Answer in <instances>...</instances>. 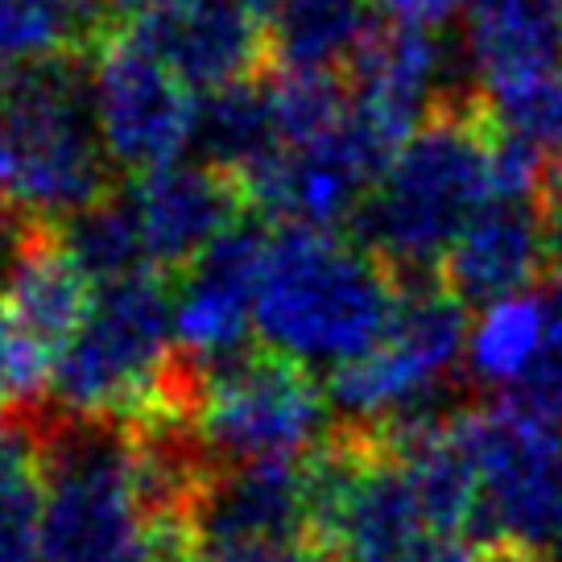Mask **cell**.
Returning a JSON list of instances; mask_svg holds the SVG:
<instances>
[{
    "label": "cell",
    "mask_w": 562,
    "mask_h": 562,
    "mask_svg": "<svg viewBox=\"0 0 562 562\" xmlns=\"http://www.w3.org/2000/svg\"><path fill=\"white\" fill-rule=\"evenodd\" d=\"M496 124L480 95H451L405 137L351 215V236L402 281L439 278L442 257L496 203Z\"/></svg>",
    "instance_id": "1"
},
{
    "label": "cell",
    "mask_w": 562,
    "mask_h": 562,
    "mask_svg": "<svg viewBox=\"0 0 562 562\" xmlns=\"http://www.w3.org/2000/svg\"><path fill=\"white\" fill-rule=\"evenodd\" d=\"M402 278L348 232L278 228L265 245L252 327L302 369H344L393 327Z\"/></svg>",
    "instance_id": "2"
},
{
    "label": "cell",
    "mask_w": 562,
    "mask_h": 562,
    "mask_svg": "<svg viewBox=\"0 0 562 562\" xmlns=\"http://www.w3.org/2000/svg\"><path fill=\"white\" fill-rule=\"evenodd\" d=\"M199 369L182 360L175 335V294L145 269L95 290L91 315L54 356L46 402L54 414L104 422H145L191 414Z\"/></svg>",
    "instance_id": "3"
},
{
    "label": "cell",
    "mask_w": 562,
    "mask_h": 562,
    "mask_svg": "<svg viewBox=\"0 0 562 562\" xmlns=\"http://www.w3.org/2000/svg\"><path fill=\"white\" fill-rule=\"evenodd\" d=\"M0 191L34 228H63L121 191L83 58L9 70L0 88Z\"/></svg>",
    "instance_id": "4"
},
{
    "label": "cell",
    "mask_w": 562,
    "mask_h": 562,
    "mask_svg": "<svg viewBox=\"0 0 562 562\" xmlns=\"http://www.w3.org/2000/svg\"><path fill=\"white\" fill-rule=\"evenodd\" d=\"M46 562H158V529L140 496L124 422L37 409Z\"/></svg>",
    "instance_id": "5"
},
{
    "label": "cell",
    "mask_w": 562,
    "mask_h": 562,
    "mask_svg": "<svg viewBox=\"0 0 562 562\" xmlns=\"http://www.w3.org/2000/svg\"><path fill=\"white\" fill-rule=\"evenodd\" d=\"M451 426L475 468L484 554L562 562V426L509 402L463 405Z\"/></svg>",
    "instance_id": "6"
},
{
    "label": "cell",
    "mask_w": 562,
    "mask_h": 562,
    "mask_svg": "<svg viewBox=\"0 0 562 562\" xmlns=\"http://www.w3.org/2000/svg\"><path fill=\"white\" fill-rule=\"evenodd\" d=\"M327 385L269 348L199 372L194 435L215 468L306 463L335 435Z\"/></svg>",
    "instance_id": "7"
},
{
    "label": "cell",
    "mask_w": 562,
    "mask_h": 562,
    "mask_svg": "<svg viewBox=\"0 0 562 562\" xmlns=\"http://www.w3.org/2000/svg\"><path fill=\"white\" fill-rule=\"evenodd\" d=\"M95 121L116 170L149 175L194 145V95L128 25H116L91 54Z\"/></svg>",
    "instance_id": "8"
},
{
    "label": "cell",
    "mask_w": 562,
    "mask_h": 562,
    "mask_svg": "<svg viewBox=\"0 0 562 562\" xmlns=\"http://www.w3.org/2000/svg\"><path fill=\"white\" fill-rule=\"evenodd\" d=\"M124 25L194 95L257 79L269 67V25L240 0H149Z\"/></svg>",
    "instance_id": "9"
},
{
    "label": "cell",
    "mask_w": 562,
    "mask_h": 562,
    "mask_svg": "<svg viewBox=\"0 0 562 562\" xmlns=\"http://www.w3.org/2000/svg\"><path fill=\"white\" fill-rule=\"evenodd\" d=\"M265 245H269V232L252 228V224H236L220 245H211L178 278V351L199 372L220 369V364L252 351V335H257L252 302H257Z\"/></svg>",
    "instance_id": "10"
},
{
    "label": "cell",
    "mask_w": 562,
    "mask_h": 562,
    "mask_svg": "<svg viewBox=\"0 0 562 562\" xmlns=\"http://www.w3.org/2000/svg\"><path fill=\"white\" fill-rule=\"evenodd\" d=\"M128 194L137 207L149 269L161 278H182L248 215L240 178L203 158H178L161 170H149Z\"/></svg>",
    "instance_id": "11"
},
{
    "label": "cell",
    "mask_w": 562,
    "mask_h": 562,
    "mask_svg": "<svg viewBox=\"0 0 562 562\" xmlns=\"http://www.w3.org/2000/svg\"><path fill=\"white\" fill-rule=\"evenodd\" d=\"M447 75H451V50L439 30H402L376 21V30L348 67L351 104L389 140L405 145V137L435 108L459 95L447 83Z\"/></svg>",
    "instance_id": "12"
},
{
    "label": "cell",
    "mask_w": 562,
    "mask_h": 562,
    "mask_svg": "<svg viewBox=\"0 0 562 562\" xmlns=\"http://www.w3.org/2000/svg\"><path fill=\"white\" fill-rule=\"evenodd\" d=\"M546 273L542 211L538 199H496L463 228L439 265V281L468 306L488 311L496 302L533 290Z\"/></svg>",
    "instance_id": "13"
},
{
    "label": "cell",
    "mask_w": 562,
    "mask_h": 562,
    "mask_svg": "<svg viewBox=\"0 0 562 562\" xmlns=\"http://www.w3.org/2000/svg\"><path fill=\"white\" fill-rule=\"evenodd\" d=\"M463 54L480 95L496 100L562 70V0H472Z\"/></svg>",
    "instance_id": "14"
},
{
    "label": "cell",
    "mask_w": 562,
    "mask_h": 562,
    "mask_svg": "<svg viewBox=\"0 0 562 562\" xmlns=\"http://www.w3.org/2000/svg\"><path fill=\"white\" fill-rule=\"evenodd\" d=\"M0 290H4L0 302L4 315L50 360L75 339L95 302V285L63 248L54 228H34L25 236L13 265L4 269Z\"/></svg>",
    "instance_id": "15"
},
{
    "label": "cell",
    "mask_w": 562,
    "mask_h": 562,
    "mask_svg": "<svg viewBox=\"0 0 562 562\" xmlns=\"http://www.w3.org/2000/svg\"><path fill=\"white\" fill-rule=\"evenodd\" d=\"M376 30L369 0H281L269 18V67L285 75H348Z\"/></svg>",
    "instance_id": "16"
},
{
    "label": "cell",
    "mask_w": 562,
    "mask_h": 562,
    "mask_svg": "<svg viewBox=\"0 0 562 562\" xmlns=\"http://www.w3.org/2000/svg\"><path fill=\"white\" fill-rule=\"evenodd\" d=\"M116 21L112 0H0V63L34 67L50 58H91Z\"/></svg>",
    "instance_id": "17"
},
{
    "label": "cell",
    "mask_w": 562,
    "mask_h": 562,
    "mask_svg": "<svg viewBox=\"0 0 562 562\" xmlns=\"http://www.w3.org/2000/svg\"><path fill=\"white\" fill-rule=\"evenodd\" d=\"M194 149L203 161L236 178H248L278 154V121H273V104H269V83H261V75L199 95Z\"/></svg>",
    "instance_id": "18"
},
{
    "label": "cell",
    "mask_w": 562,
    "mask_h": 562,
    "mask_svg": "<svg viewBox=\"0 0 562 562\" xmlns=\"http://www.w3.org/2000/svg\"><path fill=\"white\" fill-rule=\"evenodd\" d=\"M0 562H46L37 409H18L0 426Z\"/></svg>",
    "instance_id": "19"
},
{
    "label": "cell",
    "mask_w": 562,
    "mask_h": 562,
    "mask_svg": "<svg viewBox=\"0 0 562 562\" xmlns=\"http://www.w3.org/2000/svg\"><path fill=\"white\" fill-rule=\"evenodd\" d=\"M542 344V306H538V294L526 290L517 299H505L488 311H480V323L472 327V339H468V372L488 393L505 397L521 381V372L533 364Z\"/></svg>",
    "instance_id": "20"
},
{
    "label": "cell",
    "mask_w": 562,
    "mask_h": 562,
    "mask_svg": "<svg viewBox=\"0 0 562 562\" xmlns=\"http://www.w3.org/2000/svg\"><path fill=\"white\" fill-rule=\"evenodd\" d=\"M54 232H58L63 248L88 273L95 290L108 285V281L133 278V273L149 269L145 240H140V220L128 191L108 194L104 203L79 211L75 220H67L63 228Z\"/></svg>",
    "instance_id": "21"
},
{
    "label": "cell",
    "mask_w": 562,
    "mask_h": 562,
    "mask_svg": "<svg viewBox=\"0 0 562 562\" xmlns=\"http://www.w3.org/2000/svg\"><path fill=\"white\" fill-rule=\"evenodd\" d=\"M265 83H269V104H273L281 149H299V145L323 140L348 121V75H299V70L285 75V70H273Z\"/></svg>",
    "instance_id": "22"
},
{
    "label": "cell",
    "mask_w": 562,
    "mask_h": 562,
    "mask_svg": "<svg viewBox=\"0 0 562 562\" xmlns=\"http://www.w3.org/2000/svg\"><path fill=\"white\" fill-rule=\"evenodd\" d=\"M484 104L505 133L529 140L542 158H562V70L533 88L509 91V95H496Z\"/></svg>",
    "instance_id": "23"
},
{
    "label": "cell",
    "mask_w": 562,
    "mask_h": 562,
    "mask_svg": "<svg viewBox=\"0 0 562 562\" xmlns=\"http://www.w3.org/2000/svg\"><path fill=\"white\" fill-rule=\"evenodd\" d=\"M50 356L30 344L0 306V402L13 409H42L50 389Z\"/></svg>",
    "instance_id": "24"
},
{
    "label": "cell",
    "mask_w": 562,
    "mask_h": 562,
    "mask_svg": "<svg viewBox=\"0 0 562 562\" xmlns=\"http://www.w3.org/2000/svg\"><path fill=\"white\" fill-rule=\"evenodd\" d=\"M372 13L385 25H402V30H442L447 21L468 13L472 0H369Z\"/></svg>",
    "instance_id": "25"
},
{
    "label": "cell",
    "mask_w": 562,
    "mask_h": 562,
    "mask_svg": "<svg viewBox=\"0 0 562 562\" xmlns=\"http://www.w3.org/2000/svg\"><path fill=\"white\" fill-rule=\"evenodd\" d=\"M30 232H34V224L9 203V194L0 191V281H4V269L13 265V257H18V248L25 245Z\"/></svg>",
    "instance_id": "26"
},
{
    "label": "cell",
    "mask_w": 562,
    "mask_h": 562,
    "mask_svg": "<svg viewBox=\"0 0 562 562\" xmlns=\"http://www.w3.org/2000/svg\"><path fill=\"white\" fill-rule=\"evenodd\" d=\"M538 211H542L546 278H562V203H538Z\"/></svg>",
    "instance_id": "27"
},
{
    "label": "cell",
    "mask_w": 562,
    "mask_h": 562,
    "mask_svg": "<svg viewBox=\"0 0 562 562\" xmlns=\"http://www.w3.org/2000/svg\"><path fill=\"white\" fill-rule=\"evenodd\" d=\"M240 4H245V9H252V13H257L265 25H269V18H273V13L281 9V0H240Z\"/></svg>",
    "instance_id": "28"
},
{
    "label": "cell",
    "mask_w": 562,
    "mask_h": 562,
    "mask_svg": "<svg viewBox=\"0 0 562 562\" xmlns=\"http://www.w3.org/2000/svg\"><path fill=\"white\" fill-rule=\"evenodd\" d=\"M116 4V13H121V21H128V18H137L140 9L149 4V0H112Z\"/></svg>",
    "instance_id": "29"
},
{
    "label": "cell",
    "mask_w": 562,
    "mask_h": 562,
    "mask_svg": "<svg viewBox=\"0 0 562 562\" xmlns=\"http://www.w3.org/2000/svg\"><path fill=\"white\" fill-rule=\"evenodd\" d=\"M488 562H513V559H488Z\"/></svg>",
    "instance_id": "30"
},
{
    "label": "cell",
    "mask_w": 562,
    "mask_h": 562,
    "mask_svg": "<svg viewBox=\"0 0 562 562\" xmlns=\"http://www.w3.org/2000/svg\"><path fill=\"white\" fill-rule=\"evenodd\" d=\"M182 562H203V559H182Z\"/></svg>",
    "instance_id": "31"
}]
</instances>
